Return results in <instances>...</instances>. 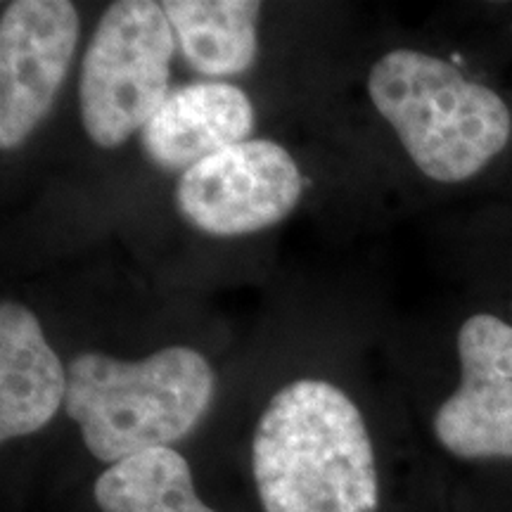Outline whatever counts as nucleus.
<instances>
[{"mask_svg":"<svg viewBox=\"0 0 512 512\" xmlns=\"http://www.w3.org/2000/svg\"><path fill=\"white\" fill-rule=\"evenodd\" d=\"M254 107L245 91L226 81H200L178 88L140 131L150 162L164 171L190 166L249 140Z\"/></svg>","mask_w":512,"mask_h":512,"instance_id":"obj_8","label":"nucleus"},{"mask_svg":"<svg viewBox=\"0 0 512 512\" xmlns=\"http://www.w3.org/2000/svg\"><path fill=\"white\" fill-rule=\"evenodd\" d=\"M458 356L460 384L434 413V437L458 460H512V325L467 318Z\"/></svg>","mask_w":512,"mask_h":512,"instance_id":"obj_7","label":"nucleus"},{"mask_svg":"<svg viewBox=\"0 0 512 512\" xmlns=\"http://www.w3.org/2000/svg\"><path fill=\"white\" fill-rule=\"evenodd\" d=\"M64 411L100 463L171 446L195 430L216 392L200 351L166 347L143 361L86 351L67 366Z\"/></svg>","mask_w":512,"mask_h":512,"instance_id":"obj_2","label":"nucleus"},{"mask_svg":"<svg viewBox=\"0 0 512 512\" xmlns=\"http://www.w3.org/2000/svg\"><path fill=\"white\" fill-rule=\"evenodd\" d=\"M93 494L102 512H216L195 494L188 460L171 446L110 465Z\"/></svg>","mask_w":512,"mask_h":512,"instance_id":"obj_11","label":"nucleus"},{"mask_svg":"<svg viewBox=\"0 0 512 512\" xmlns=\"http://www.w3.org/2000/svg\"><path fill=\"white\" fill-rule=\"evenodd\" d=\"M176 48L195 72L211 79L245 74L256 60L261 3L254 0H164Z\"/></svg>","mask_w":512,"mask_h":512,"instance_id":"obj_10","label":"nucleus"},{"mask_svg":"<svg viewBox=\"0 0 512 512\" xmlns=\"http://www.w3.org/2000/svg\"><path fill=\"white\" fill-rule=\"evenodd\" d=\"M252 470L264 512H377L380 505L366 420L323 380H297L268 401Z\"/></svg>","mask_w":512,"mask_h":512,"instance_id":"obj_1","label":"nucleus"},{"mask_svg":"<svg viewBox=\"0 0 512 512\" xmlns=\"http://www.w3.org/2000/svg\"><path fill=\"white\" fill-rule=\"evenodd\" d=\"M368 95L403 150L427 178L460 183L477 176L510 140L501 95L465 79L451 62L396 48L373 64Z\"/></svg>","mask_w":512,"mask_h":512,"instance_id":"obj_3","label":"nucleus"},{"mask_svg":"<svg viewBox=\"0 0 512 512\" xmlns=\"http://www.w3.org/2000/svg\"><path fill=\"white\" fill-rule=\"evenodd\" d=\"M69 0H15L0 17V147L15 150L48 117L79 43Z\"/></svg>","mask_w":512,"mask_h":512,"instance_id":"obj_6","label":"nucleus"},{"mask_svg":"<svg viewBox=\"0 0 512 512\" xmlns=\"http://www.w3.org/2000/svg\"><path fill=\"white\" fill-rule=\"evenodd\" d=\"M304 176L283 145L245 140L183 171L176 209L192 228L216 238L259 233L299 204Z\"/></svg>","mask_w":512,"mask_h":512,"instance_id":"obj_5","label":"nucleus"},{"mask_svg":"<svg viewBox=\"0 0 512 512\" xmlns=\"http://www.w3.org/2000/svg\"><path fill=\"white\" fill-rule=\"evenodd\" d=\"M67 368L24 304H0V439L29 437L48 425L67 399Z\"/></svg>","mask_w":512,"mask_h":512,"instance_id":"obj_9","label":"nucleus"},{"mask_svg":"<svg viewBox=\"0 0 512 512\" xmlns=\"http://www.w3.org/2000/svg\"><path fill=\"white\" fill-rule=\"evenodd\" d=\"M176 36L162 3L119 0L100 17L81 64L79 110L88 138L112 150L169 98Z\"/></svg>","mask_w":512,"mask_h":512,"instance_id":"obj_4","label":"nucleus"}]
</instances>
